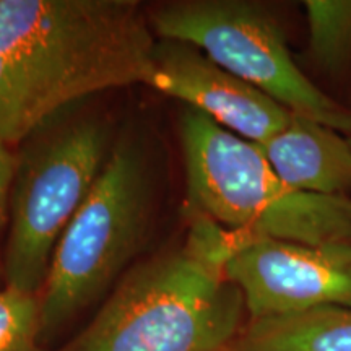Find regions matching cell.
Returning a JSON list of instances; mask_svg holds the SVG:
<instances>
[{"label":"cell","mask_w":351,"mask_h":351,"mask_svg":"<svg viewBox=\"0 0 351 351\" xmlns=\"http://www.w3.org/2000/svg\"><path fill=\"white\" fill-rule=\"evenodd\" d=\"M178 247L129 271L60 351H228L247 324L225 265L239 232L187 215Z\"/></svg>","instance_id":"obj_1"},{"label":"cell","mask_w":351,"mask_h":351,"mask_svg":"<svg viewBox=\"0 0 351 351\" xmlns=\"http://www.w3.org/2000/svg\"><path fill=\"white\" fill-rule=\"evenodd\" d=\"M187 215L228 231L302 244L351 243V197L287 186L256 143L186 108L179 121Z\"/></svg>","instance_id":"obj_2"},{"label":"cell","mask_w":351,"mask_h":351,"mask_svg":"<svg viewBox=\"0 0 351 351\" xmlns=\"http://www.w3.org/2000/svg\"><path fill=\"white\" fill-rule=\"evenodd\" d=\"M156 41L135 0H0V54L38 67L83 98L152 86Z\"/></svg>","instance_id":"obj_3"},{"label":"cell","mask_w":351,"mask_h":351,"mask_svg":"<svg viewBox=\"0 0 351 351\" xmlns=\"http://www.w3.org/2000/svg\"><path fill=\"white\" fill-rule=\"evenodd\" d=\"M155 176L138 140L121 138L57 244L41 291L44 345L124 276L147 243Z\"/></svg>","instance_id":"obj_4"},{"label":"cell","mask_w":351,"mask_h":351,"mask_svg":"<svg viewBox=\"0 0 351 351\" xmlns=\"http://www.w3.org/2000/svg\"><path fill=\"white\" fill-rule=\"evenodd\" d=\"M108 127L93 117L43 127L16 150L3 247V282L41 296L60 238L111 155Z\"/></svg>","instance_id":"obj_5"},{"label":"cell","mask_w":351,"mask_h":351,"mask_svg":"<svg viewBox=\"0 0 351 351\" xmlns=\"http://www.w3.org/2000/svg\"><path fill=\"white\" fill-rule=\"evenodd\" d=\"M147 15L158 39L192 44L288 111L351 137V108L302 72L269 7L247 0H173Z\"/></svg>","instance_id":"obj_6"},{"label":"cell","mask_w":351,"mask_h":351,"mask_svg":"<svg viewBox=\"0 0 351 351\" xmlns=\"http://www.w3.org/2000/svg\"><path fill=\"white\" fill-rule=\"evenodd\" d=\"M225 271L249 320L351 307V243L313 245L239 232Z\"/></svg>","instance_id":"obj_7"},{"label":"cell","mask_w":351,"mask_h":351,"mask_svg":"<svg viewBox=\"0 0 351 351\" xmlns=\"http://www.w3.org/2000/svg\"><path fill=\"white\" fill-rule=\"evenodd\" d=\"M152 88L256 145L283 130L293 116L278 101L219 67L195 46L171 39L156 41Z\"/></svg>","instance_id":"obj_8"},{"label":"cell","mask_w":351,"mask_h":351,"mask_svg":"<svg viewBox=\"0 0 351 351\" xmlns=\"http://www.w3.org/2000/svg\"><path fill=\"white\" fill-rule=\"evenodd\" d=\"M257 147L295 191L351 197V140L340 132L293 114L283 130Z\"/></svg>","instance_id":"obj_9"},{"label":"cell","mask_w":351,"mask_h":351,"mask_svg":"<svg viewBox=\"0 0 351 351\" xmlns=\"http://www.w3.org/2000/svg\"><path fill=\"white\" fill-rule=\"evenodd\" d=\"M78 99L75 88L0 54V143L20 147Z\"/></svg>","instance_id":"obj_10"},{"label":"cell","mask_w":351,"mask_h":351,"mask_svg":"<svg viewBox=\"0 0 351 351\" xmlns=\"http://www.w3.org/2000/svg\"><path fill=\"white\" fill-rule=\"evenodd\" d=\"M228 351H351V307L247 320Z\"/></svg>","instance_id":"obj_11"},{"label":"cell","mask_w":351,"mask_h":351,"mask_svg":"<svg viewBox=\"0 0 351 351\" xmlns=\"http://www.w3.org/2000/svg\"><path fill=\"white\" fill-rule=\"evenodd\" d=\"M304 64L320 90L351 108V0H307Z\"/></svg>","instance_id":"obj_12"},{"label":"cell","mask_w":351,"mask_h":351,"mask_svg":"<svg viewBox=\"0 0 351 351\" xmlns=\"http://www.w3.org/2000/svg\"><path fill=\"white\" fill-rule=\"evenodd\" d=\"M0 351H46L41 339V298L0 289Z\"/></svg>","instance_id":"obj_13"},{"label":"cell","mask_w":351,"mask_h":351,"mask_svg":"<svg viewBox=\"0 0 351 351\" xmlns=\"http://www.w3.org/2000/svg\"><path fill=\"white\" fill-rule=\"evenodd\" d=\"M16 168V150L0 143V274L3 275V247H5L8 230V212H10V192Z\"/></svg>","instance_id":"obj_14"},{"label":"cell","mask_w":351,"mask_h":351,"mask_svg":"<svg viewBox=\"0 0 351 351\" xmlns=\"http://www.w3.org/2000/svg\"><path fill=\"white\" fill-rule=\"evenodd\" d=\"M350 140H351V137H350Z\"/></svg>","instance_id":"obj_15"}]
</instances>
